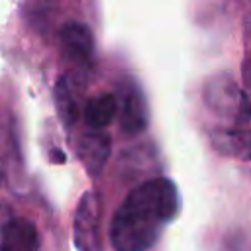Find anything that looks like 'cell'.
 <instances>
[{
	"label": "cell",
	"mask_w": 251,
	"mask_h": 251,
	"mask_svg": "<svg viewBox=\"0 0 251 251\" xmlns=\"http://www.w3.org/2000/svg\"><path fill=\"white\" fill-rule=\"evenodd\" d=\"M100 200L94 192H84L75 212V245L78 251H98Z\"/></svg>",
	"instance_id": "obj_2"
},
{
	"label": "cell",
	"mask_w": 251,
	"mask_h": 251,
	"mask_svg": "<svg viewBox=\"0 0 251 251\" xmlns=\"http://www.w3.org/2000/svg\"><path fill=\"white\" fill-rule=\"evenodd\" d=\"M110 149H112V139L102 131H88L80 135L76 145L78 159L90 175H98L104 169L110 157Z\"/></svg>",
	"instance_id": "obj_6"
},
{
	"label": "cell",
	"mask_w": 251,
	"mask_h": 251,
	"mask_svg": "<svg viewBox=\"0 0 251 251\" xmlns=\"http://www.w3.org/2000/svg\"><path fill=\"white\" fill-rule=\"evenodd\" d=\"M51 155H53V161L65 163V153H61V151H51Z\"/></svg>",
	"instance_id": "obj_12"
},
{
	"label": "cell",
	"mask_w": 251,
	"mask_h": 251,
	"mask_svg": "<svg viewBox=\"0 0 251 251\" xmlns=\"http://www.w3.org/2000/svg\"><path fill=\"white\" fill-rule=\"evenodd\" d=\"M61 45L65 57L75 63H88L92 57V33L84 24L69 22L61 27Z\"/></svg>",
	"instance_id": "obj_7"
},
{
	"label": "cell",
	"mask_w": 251,
	"mask_h": 251,
	"mask_svg": "<svg viewBox=\"0 0 251 251\" xmlns=\"http://www.w3.org/2000/svg\"><path fill=\"white\" fill-rule=\"evenodd\" d=\"M120 126L124 133L135 135L147 126V104L143 92L131 82L124 80L120 84Z\"/></svg>",
	"instance_id": "obj_3"
},
{
	"label": "cell",
	"mask_w": 251,
	"mask_h": 251,
	"mask_svg": "<svg viewBox=\"0 0 251 251\" xmlns=\"http://www.w3.org/2000/svg\"><path fill=\"white\" fill-rule=\"evenodd\" d=\"M176 208V186L169 178H151L133 188L110 224L114 251H147Z\"/></svg>",
	"instance_id": "obj_1"
},
{
	"label": "cell",
	"mask_w": 251,
	"mask_h": 251,
	"mask_svg": "<svg viewBox=\"0 0 251 251\" xmlns=\"http://www.w3.org/2000/svg\"><path fill=\"white\" fill-rule=\"evenodd\" d=\"M76 94H78V88L75 80L69 75L61 76L55 86V104H57L61 120L67 126H73L78 118V96Z\"/></svg>",
	"instance_id": "obj_9"
},
{
	"label": "cell",
	"mask_w": 251,
	"mask_h": 251,
	"mask_svg": "<svg viewBox=\"0 0 251 251\" xmlns=\"http://www.w3.org/2000/svg\"><path fill=\"white\" fill-rule=\"evenodd\" d=\"M243 80L247 86H251V57H247V61L243 65Z\"/></svg>",
	"instance_id": "obj_11"
},
{
	"label": "cell",
	"mask_w": 251,
	"mask_h": 251,
	"mask_svg": "<svg viewBox=\"0 0 251 251\" xmlns=\"http://www.w3.org/2000/svg\"><path fill=\"white\" fill-rule=\"evenodd\" d=\"M0 251H39V233L33 222L12 218L0 227Z\"/></svg>",
	"instance_id": "obj_4"
},
{
	"label": "cell",
	"mask_w": 251,
	"mask_h": 251,
	"mask_svg": "<svg viewBox=\"0 0 251 251\" xmlns=\"http://www.w3.org/2000/svg\"><path fill=\"white\" fill-rule=\"evenodd\" d=\"M214 147L224 153L243 161L251 159V131L247 129H220L212 133Z\"/></svg>",
	"instance_id": "obj_8"
},
{
	"label": "cell",
	"mask_w": 251,
	"mask_h": 251,
	"mask_svg": "<svg viewBox=\"0 0 251 251\" xmlns=\"http://www.w3.org/2000/svg\"><path fill=\"white\" fill-rule=\"evenodd\" d=\"M118 110V100L114 94H100L96 98H90L84 106V122L92 129H102L106 127L112 118L116 116Z\"/></svg>",
	"instance_id": "obj_10"
},
{
	"label": "cell",
	"mask_w": 251,
	"mask_h": 251,
	"mask_svg": "<svg viewBox=\"0 0 251 251\" xmlns=\"http://www.w3.org/2000/svg\"><path fill=\"white\" fill-rule=\"evenodd\" d=\"M243 92L237 90V86L227 76H218L210 80L204 88V100L210 108L220 112L222 116H231L233 120L239 114V106L243 102Z\"/></svg>",
	"instance_id": "obj_5"
}]
</instances>
